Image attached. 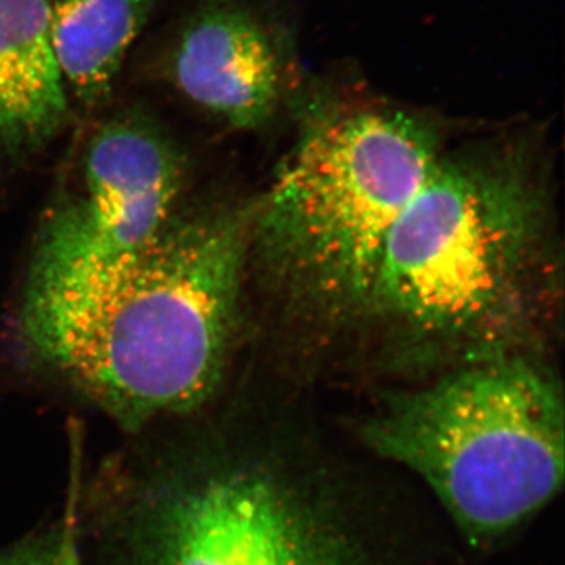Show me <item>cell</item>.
<instances>
[{
    "mask_svg": "<svg viewBox=\"0 0 565 565\" xmlns=\"http://www.w3.org/2000/svg\"><path fill=\"white\" fill-rule=\"evenodd\" d=\"M47 0H0V152L39 151L68 121Z\"/></svg>",
    "mask_w": 565,
    "mask_h": 565,
    "instance_id": "cell-8",
    "label": "cell"
},
{
    "mask_svg": "<svg viewBox=\"0 0 565 565\" xmlns=\"http://www.w3.org/2000/svg\"><path fill=\"white\" fill-rule=\"evenodd\" d=\"M154 63L182 98L236 129L269 122L291 74L280 36L247 0H195Z\"/></svg>",
    "mask_w": 565,
    "mask_h": 565,
    "instance_id": "cell-7",
    "label": "cell"
},
{
    "mask_svg": "<svg viewBox=\"0 0 565 565\" xmlns=\"http://www.w3.org/2000/svg\"><path fill=\"white\" fill-rule=\"evenodd\" d=\"M360 438L422 479L476 544L511 533L563 489V390L515 353L390 396Z\"/></svg>",
    "mask_w": 565,
    "mask_h": 565,
    "instance_id": "cell-5",
    "label": "cell"
},
{
    "mask_svg": "<svg viewBox=\"0 0 565 565\" xmlns=\"http://www.w3.org/2000/svg\"><path fill=\"white\" fill-rule=\"evenodd\" d=\"M255 203L170 218L150 243L73 280L28 282L22 340L125 433L195 414L239 330Z\"/></svg>",
    "mask_w": 565,
    "mask_h": 565,
    "instance_id": "cell-1",
    "label": "cell"
},
{
    "mask_svg": "<svg viewBox=\"0 0 565 565\" xmlns=\"http://www.w3.org/2000/svg\"><path fill=\"white\" fill-rule=\"evenodd\" d=\"M550 226L515 151L441 154L388 234L370 318L423 351L511 355L552 291Z\"/></svg>",
    "mask_w": 565,
    "mask_h": 565,
    "instance_id": "cell-3",
    "label": "cell"
},
{
    "mask_svg": "<svg viewBox=\"0 0 565 565\" xmlns=\"http://www.w3.org/2000/svg\"><path fill=\"white\" fill-rule=\"evenodd\" d=\"M441 154L433 126L412 111L308 109L253 217L250 259L282 310L321 332L370 318L388 234Z\"/></svg>",
    "mask_w": 565,
    "mask_h": 565,
    "instance_id": "cell-4",
    "label": "cell"
},
{
    "mask_svg": "<svg viewBox=\"0 0 565 565\" xmlns=\"http://www.w3.org/2000/svg\"><path fill=\"white\" fill-rule=\"evenodd\" d=\"M52 50L71 104L109 99L134 43L159 0H47Z\"/></svg>",
    "mask_w": 565,
    "mask_h": 565,
    "instance_id": "cell-9",
    "label": "cell"
},
{
    "mask_svg": "<svg viewBox=\"0 0 565 565\" xmlns=\"http://www.w3.org/2000/svg\"><path fill=\"white\" fill-rule=\"evenodd\" d=\"M84 457L73 449L70 455V482L66 492L65 509L58 519V537L50 565H84L79 539V516H77V497Z\"/></svg>",
    "mask_w": 565,
    "mask_h": 565,
    "instance_id": "cell-10",
    "label": "cell"
},
{
    "mask_svg": "<svg viewBox=\"0 0 565 565\" xmlns=\"http://www.w3.org/2000/svg\"><path fill=\"white\" fill-rule=\"evenodd\" d=\"M58 537V520L46 530H35L0 546V565H50Z\"/></svg>",
    "mask_w": 565,
    "mask_h": 565,
    "instance_id": "cell-11",
    "label": "cell"
},
{
    "mask_svg": "<svg viewBox=\"0 0 565 565\" xmlns=\"http://www.w3.org/2000/svg\"><path fill=\"white\" fill-rule=\"evenodd\" d=\"M182 180L161 122L136 107L111 115L85 145L76 192L41 223L28 282L73 280L145 247L173 217Z\"/></svg>",
    "mask_w": 565,
    "mask_h": 565,
    "instance_id": "cell-6",
    "label": "cell"
},
{
    "mask_svg": "<svg viewBox=\"0 0 565 565\" xmlns=\"http://www.w3.org/2000/svg\"><path fill=\"white\" fill-rule=\"evenodd\" d=\"M329 482L221 434L110 457L81 511L92 565H374Z\"/></svg>",
    "mask_w": 565,
    "mask_h": 565,
    "instance_id": "cell-2",
    "label": "cell"
}]
</instances>
